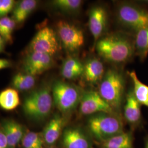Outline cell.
Segmentation results:
<instances>
[{"label": "cell", "mask_w": 148, "mask_h": 148, "mask_svg": "<svg viewBox=\"0 0 148 148\" xmlns=\"http://www.w3.org/2000/svg\"><path fill=\"white\" fill-rule=\"evenodd\" d=\"M64 125L63 118L56 115L50 120L43 132V139L46 143L51 145L56 143L60 137Z\"/></svg>", "instance_id": "cell-16"}, {"label": "cell", "mask_w": 148, "mask_h": 148, "mask_svg": "<svg viewBox=\"0 0 148 148\" xmlns=\"http://www.w3.org/2000/svg\"><path fill=\"white\" fill-rule=\"evenodd\" d=\"M145 148H148V142H147V145H146V147H145Z\"/></svg>", "instance_id": "cell-31"}, {"label": "cell", "mask_w": 148, "mask_h": 148, "mask_svg": "<svg viewBox=\"0 0 148 148\" xmlns=\"http://www.w3.org/2000/svg\"><path fill=\"white\" fill-rule=\"evenodd\" d=\"M83 2L81 0H54L51 5L53 8L62 12L74 14L79 11Z\"/></svg>", "instance_id": "cell-24"}, {"label": "cell", "mask_w": 148, "mask_h": 148, "mask_svg": "<svg viewBox=\"0 0 148 148\" xmlns=\"http://www.w3.org/2000/svg\"><path fill=\"white\" fill-rule=\"evenodd\" d=\"M16 23L12 18L5 16L0 19V35L5 42L13 41V33L16 26Z\"/></svg>", "instance_id": "cell-25"}, {"label": "cell", "mask_w": 148, "mask_h": 148, "mask_svg": "<svg viewBox=\"0 0 148 148\" xmlns=\"http://www.w3.org/2000/svg\"><path fill=\"white\" fill-rule=\"evenodd\" d=\"M56 30L59 42L68 52H75L84 45V32L73 24L63 20L59 21L56 24Z\"/></svg>", "instance_id": "cell-7"}, {"label": "cell", "mask_w": 148, "mask_h": 148, "mask_svg": "<svg viewBox=\"0 0 148 148\" xmlns=\"http://www.w3.org/2000/svg\"><path fill=\"white\" fill-rule=\"evenodd\" d=\"M82 93L75 85L62 81H57L52 87L54 104L63 113L73 111L79 105Z\"/></svg>", "instance_id": "cell-5"}, {"label": "cell", "mask_w": 148, "mask_h": 148, "mask_svg": "<svg viewBox=\"0 0 148 148\" xmlns=\"http://www.w3.org/2000/svg\"><path fill=\"white\" fill-rule=\"evenodd\" d=\"M84 64L76 57L70 56L65 59L60 70V74L65 79L73 80L81 77Z\"/></svg>", "instance_id": "cell-17"}, {"label": "cell", "mask_w": 148, "mask_h": 148, "mask_svg": "<svg viewBox=\"0 0 148 148\" xmlns=\"http://www.w3.org/2000/svg\"><path fill=\"white\" fill-rule=\"evenodd\" d=\"M116 16L120 24L136 32L148 27V10L131 3H123L117 8Z\"/></svg>", "instance_id": "cell-6"}, {"label": "cell", "mask_w": 148, "mask_h": 148, "mask_svg": "<svg viewBox=\"0 0 148 148\" xmlns=\"http://www.w3.org/2000/svg\"><path fill=\"white\" fill-rule=\"evenodd\" d=\"M16 5L13 0H0V19L6 16Z\"/></svg>", "instance_id": "cell-27"}, {"label": "cell", "mask_w": 148, "mask_h": 148, "mask_svg": "<svg viewBox=\"0 0 148 148\" xmlns=\"http://www.w3.org/2000/svg\"><path fill=\"white\" fill-rule=\"evenodd\" d=\"M20 104L18 90L14 88H8L0 92V108L10 111L15 109Z\"/></svg>", "instance_id": "cell-21"}, {"label": "cell", "mask_w": 148, "mask_h": 148, "mask_svg": "<svg viewBox=\"0 0 148 148\" xmlns=\"http://www.w3.org/2000/svg\"><path fill=\"white\" fill-rule=\"evenodd\" d=\"M79 112L84 115H93L99 113L114 114V110L104 101L98 92H83L79 103Z\"/></svg>", "instance_id": "cell-9"}, {"label": "cell", "mask_w": 148, "mask_h": 148, "mask_svg": "<svg viewBox=\"0 0 148 148\" xmlns=\"http://www.w3.org/2000/svg\"><path fill=\"white\" fill-rule=\"evenodd\" d=\"M2 130L5 134L9 148H16L24 137L22 126L13 120L3 122L2 125Z\"/></svg>", "instance_id": "cell-15"}, {"label": "cell", "mask_w": 148, "mask_h": 148, "mask_svg": "<svg viewBox=\"0 0 148 148\" xmlns=\"http://www.w3.org/2000/svg\"><path fill=\"white\" fill-rule=\"evenodd\" d=\"M5 41L0 35V53H2L5 51Z\"/></svg>", "instance_id": "cell-30"}, {"label": "cell", "mask_w": 148, "mask_h": 148, "mask_svg": "<svg viewBox=\"0 0 148 148\" xmlns=\"http://www.w3.org/2000/svg\"><path fill=\"white\" fill-rule=\"evenodd\" d=\"M105 69L103 63L98 59H90L84 64V70L81 76L87 85L99 84L105 74Z\"/></svg>", "instance_id": "cell-12"}, {"label": "cell", "mask_w": 148, "mask_h": 148, "mask_svg": "<svg viewBox=\"0 0 148 148\" xmlns=\"http://www.w3.org/2000/svg\"><path fill=\"white\" fill-rule=\"evenodd\" d=\"M36 82V76L25 73L16 74L12 79V84L13 88L21 91H27L32 89Z\"/></svg>", "instance_id": "cell-22"}, {"label": "cell", "mask_w": 148, "mask_h": 148, "mask_svg": "<svg viewBox=\"0 0 148 148\" xmlns=\"http://www.w3.org/2000/svg\"><path fill=\"white\" fill-rule=\"evenodd\" d=\"M125 86L122 73L116 69H109L99 84L98 92L114 110H118L121 106Z\"/></svg>", "instance_id": "cell-3"}, {"label": "cell", "mask_w": 148, "mask_h": 148, "mask_svg": "<svg viewBox=\"0 0 148 148\" xmlns=\"http://www.w3.org/2000/svg\"><path fill=\"white\" fill-rule=\"evenodd\" d=\"M133 85V92L138 102L148 108V86L143 84L138 79L136 72L133 70L128 72Z\"/></svg>", "instance_id": "cell-20"}, {"label": "cell", "mask_w": 148, "mask_h": 148, "mask_svg": "<svg viewBox=\"0 0 148 148\" xmlns=\"http://www.w3.org/2000/svg\"><path fill=\"white\" fill-rule=\"evenodd\" d=\"M43 85L27 95L24 99L23 109L27 116L34 120H42L50 114L53 106L52 88Z\"/></svg>", "instance_id": "cell-2"}, {"label": "cell", "mask_w": 148, "mask_h": 148, "mask_svg": "<svg viewBox=\"0 0 148 148\" xmlns=\"http://www.w3.org/2000/svg\"><path fill=\"white\" fill-rule=\"evenodd\" d=\"M63 144L65 148H91L88 137L77 128H70L64 131Z\"/></svg>", "instance_id": "cell-13"}, {"label": "cell", "mask_w": 148, "mask_h": 148, "mask_svg": "<svg viewBox=\"0 0 148 148\" xmlns=\"http://www.w3.org/2000/svg\"><path fill=\"white\" fill-rule=\"evenodd\" d=\"M55 64L53 56L46 53L29 52L23 62L24 73L36 76L51 69Z\"/></svg>", "instance_id": "cell-10"}, {"label": "cell", "mask_w": 148, "mask_h": 148, "mask_svg": "<svg viewBox=\"0 0 148 148\" xmlns=\"http://www.w3.org/2000/svg\"><path fill=\"white\" fill-rule=\"evenodd\" d=\"M59 42L57 34L53 29L44 26L40 28L32 38L29 52H37L53 56L59 50Z\"/></svg>", "instance_id": "cell-8"}, {"label": "cell", "mask_w": 148, "mask_h": 148, "mask_svg": "<svg viewBox=\"0 0 148 148\" xmlns=\"http://www.w3.org/2000/svg\"><path fill=\"white\" fill-rule=\"evenodd\" d=\"M35 0H23L18 2L13 10L12 18L17 24H23L37 7Z\"/></svg>", "instance_id": "cell-18"}, {"label": "cell", "mask_w": 148, "mask_h": 148, "mask_svg": "<svg viewBox=\"0 0 148 148\" xmlns=\"http://www.w3.org/2000/svg\"><path fill=\"white\" fill-rule=\"evenodd\" d=\"M124 115L126 121L131 125L139 123L142 119L140 104L136 99L132 90H130L126 95Z\"/></svg>", "instance_id": "cell-14"}, {"label": "cell", "mask_w": 148, "mask_h": 148, "mask_svg": "<svg viewBox=\"0 0 148 148\" xmlns=\"http://www.w3.org/2000/svg\"><path fill=\"white\" fill-rule=\"evenodd\" d=\"M95 47L101 58L112 63H127L135 55L134 39L121 34L102 36L95 43Z\"/></svg>", "instance_id": "cell-1"}, {"label": "cell", "mask_w": 148, "mask_h": 148, "mask_svg": "<svg viewBox=\"0 0 148 148\" xmlns=\"http://www.w3.org/2000/svg\"><path fill=\"white\" fill-rule=\"evenodd\" d=\"M22 144L24 148H43V140L38 133L29 132L24 136Z\"/></svg>", "instance_id": "cell-26"}, {"label": "cell", "mask_w": 148, "mask_h": 148, "mask_svg": "<svg viewBox=\"0 0 148 148\" xmlns=\"http://www.w3.org/2000/svg\"><path fill=\"white\" fill-rule=\"evenodd\" d=\"M108 24V14L101 5L93 7L88 14V27L95 43L103 36Z\"/></svg>", "instance_id": "cell-11"}, {"label": "cell", "mask_w": 148, "mask_h": 148, "mask_svg": "<svg viewBox=\"0 0 148 148\" xmlns=\"http://www.w3.org/2000/svg\"><path fill=\"white\" fill-rule=\"evenodd\" d=\"M0 148H9L7 138L2 129H0Z\"/></svg>", "instance_id": "cell-28"}, {"label": "cell", "mask_w": 148, "mask_h": 148, "mask_svg": "<svg viewBox=\"0 0 148 148\" xmlns=\"http://www.w3.org/2000/svg\"><path fill=\"white\" fill-rule=\"evenodd\" d=\"M87 127L93 137L102 143L123 132L121 120L114 114L99 113L91 115L87 121Z\"/></svg>", "instance_id": "cell-4"}, {"label": "cell", "mask_w": 148, "mask_h": 148, "mask_svg": "<svg viewBox=\"0 0 148 148\" xmlns=\"http://www.w3.org/2000/svg\"><path fill=\"white\" fill-rule=\"evenodd\" d=\"M134 46L135 55L142 62L146 59L148 56V27L136 32Z\"/></svg>", "instance_id": "cell-19"}, {"label": "cell", "mask_w": 148, "mask_h": 148, "mask_svg": "<svg viewBox=\"0 0 148 148\" xmlns=\"http://www.w3.org/2000/svg\"><path fill=\"white\" fill-rule=\"evenodd\" d=\"M13 63L11 60L6 59L0 58V70L11 68Z\"/></svg>", "instance_id": "cell-29"}, {"label": "cell", "mask_w": 148, "mask_h": 148, "mask_svg": "<svg viewBox=\"0 0 148 148\" xmlns=\"http://www.w3.org/2000/svg\"><path fill=\"white\" fill-rule=\"evenodd\" d=\"M132 138L128 133L122 132L103 142L104 148H132Z\"/></svg>", "instance_id": "cell-23"}]
</instances>
